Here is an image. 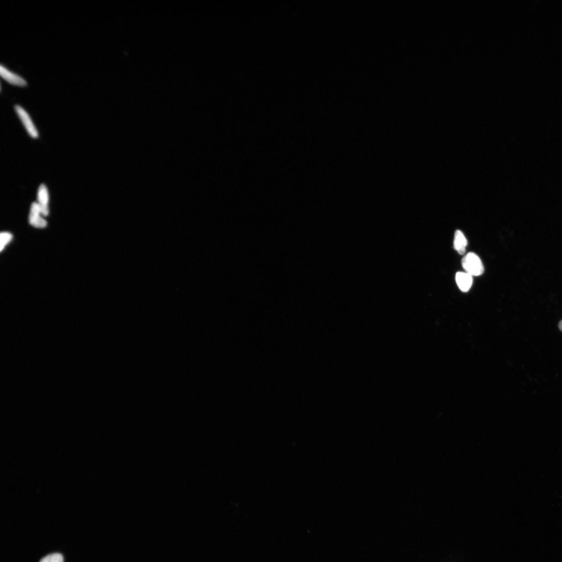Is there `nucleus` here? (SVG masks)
I'll return each mask as SVG.
<instances>
[{
  "label": "nucleus",
  "mask_w": 562,
  "mask_h": 562,
  "mask_svg": "<svg viewBox=\"0 0 562 562\" xmlns=\"http://www.w3.org/2000/svg\"><path fill=\"white\" fill-rule=\"evenodd\" d=\"M42 216L38 204L35 202L32 203L30 207L29 216V221L31 226L36 228H45L47 226V222L42 217Z\"/></svg>",
  "instance_id": "obj_3"
},
{
  "label": "nucleus",
  "mask_w": 562,
  "mask_h": 562,
  "mask_svg": "<svg viewBox=\"0 0 562 562\" xmlns=\"http://www.w3.org/2000/svg\"><path fill=\"white\" fill-rule=\"evenodd\" d=\"M456 280L460 289L463 292L469 291L473 283L472 277L468 273H457Z\"/></svg>",
  "instance_id": "obj_6"
},
{
  "label": "nucleus",
  "mask_w": 562,
  "mask_h": 562,
  "mask_svg": "<svg viewBox=\"0 0 562 562\" xmlns=\"http://www.w3.org/2000/svg\"><path fill=\"white\" fill-rule=\"evenodd\" d=\"M37 203L40 207L43 216H47L49 213V196L47 187L44 184L40 186L37 191Z\"/></svg>",
  "instance_id": "obj_4"
},
{
  "label": "nucleus",
  "mask_w": 562,
  "mask_h": 562,
  "mask_svg": "<svg viewBox=\"0 0 562 562\" xmlns=\"http://www.w3.org/2000/svg\"><path fill=\"white\" fill-rule=\"evenodd\" d=\"M15 110L28 134L32 138L35 139L38 137V132L28 112L22 106L18 105L15 106Z\"/></svg>",
  "instance_id": "obj_2"
},
{
  "label": "nucleus",
  "mask_w": 562,
  "mask_h": 562,
  "mask_svg": "<svg viewBox=\"0 0 562 562\" xmlns=\"http://www.w3.org/2000/svg\"><path fill=\"white\" fill-rule=\"evenodd\" d=\"M63 555L60 553L48 555L41 559L40 562H63Z\"/></svg>",
  "instance_id": "obj_8"
},
{
  "label": "nucleus",
  "mask_w": 562,
  "mask_h": 562,
  "mask_svg": "<svg viewBox=\"0 0 562 562\" xmlns=\"http://www.w3.org/2000/svg\"><path fill=\"white\" fill-rule=\"evenodd\" d=\"M468 241L463 234L459 230L455 232L454 246L460 255H464L466 251Z\"/></svg>",
  "instance_id": "obj_7"
},
{
  "label": "nucleus",
  "mask_w": 562,
  "mask_h": 562,
  "mask_svg": "<svg viewBox=\"0 0 562 562\" xmlns=\"http://www.w3.org/2000/svg\"><path fill=\"white\" fill-rule=\"evenodd\" d=\"M12 235L10 233L3 232L1 234V251H3L6 246L12 240Z\"/></svg>",
  "instance_id": "obj_9"
},
{
  "label": "nucleus",
  "mask_w": 562,
  "mask_h": 562,
  "mask_svg": "<svg viewBox=\"0 0 562 562\" xmlns=\"http://www.w3.org/2000/svg\"><path fill=\"white\" fill-rule=\"evenodd\" d=\"M462 265L467 273L472 276H479L484 272L481 260L476 254L473 253H469L463 258Z\"/></svg>",
  "instance_id": "obj_1"
},
{
  "label": "nucleus",
  "mask_w": 562,
  "mask_h": 562,
  "mask_svg": "<svg viewBox=\"0 0 562 562\" xmlns=\"http://www.w3.org/2000/svg\"><path fill=\"white\" fill-rule=\"evenodd\" d=\"M558 327L559 330L562 331V320H561L558 324Z\"/></svg>",
  "instance_id": "obj_10"
},
{
  "label": "nucleus",
  "mask_w": 562,
  "mask_h": 562,
  "mask_svg": "<svg viewBox=\"0 0 562 562\" xmlns=\"http://www.w3.org/2000/svg\"><path fill=\"white\" fill-rule=\"evenodd\" d=\"M0 73L5 80L12 85L25 87L27 85L26 81L22 77L10 71L3 65L0 67Z\"/></svg>",
  "instance_id": "obj_5"
}]
</instances>
